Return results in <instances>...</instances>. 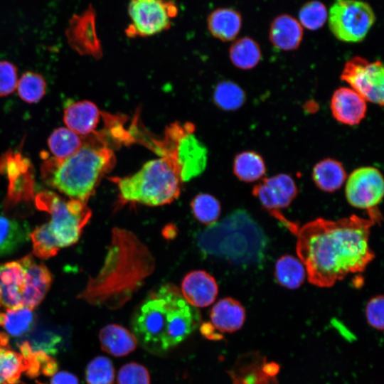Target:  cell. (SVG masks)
Instances as JSON below:
<instances>
[{"instance_id":"1f68e13d","label":"cell","mask_w":384,"mask_h":384,"mask_svg":"<svg viewBox=\"0 0 384 384\" xmlns=\"http://www.w3.org/2000/svg\"><path fill=\"white\" fill-rule=\"evenodd\" d=\"M191 207L195 218L205 225L214 224L220 213L219 201L207 193L197 195L192 200Z\"/></svg>"},{"instance_id":"d6986e66","label":"cell","mask_w":384,"mask_h":384,"mask_svg":"<svg viewBox=\"0 0 384 384\" xmlns=\"http://www.w3.org/2000/svg\"><path fill=\"white\" fill-rule=\"evenodd\" d=\"M99 341L102 349L114 357L129 354L138 345L133 333L115 324H108L100 331Z\"/></svg>"},{"instance_id":"60d3db41","label":"cell","mask_w":384,"mask_h":384,"mask_svg":"<svg viewBox=\"0 0 384 384\" xmlns=\"http://www.w3.org/2000/svg\"><path fill=\"white\" fill-rule=\"evenodd\" d=\"M9 343V337L6 334L0 331V346L6 347Z\"/></svg>"},{"instance_id":"603a6c76","label":"cell","mask_w":384,"mask_h":384,"mask_svg":"<svg viewBox=\"0 0 384 384\" xmlns=\"http://www.w3.org/2000/svg\"><path fill=\"white\" fill-rule=\"evenodd\" d=\"M274 276L277 282L284 287L294 289L299 287L306 277L303 263L291 255L279 257L276 264Z\"/></svg>"},{"instance_id":"f1b7e54d","label":"cell","mask_w":384,"mask_h":384,"mask_svg":"<svg viewBox=\"0 0 384 384\" xmlns=\"http://www.w3.org/2000/svg\"><path fill=\"white\" fill-rule=\"evenodd\" d=\"M229 55L233 64L242 70L255 68L262 58L260 46L249 37L239 38L235 41L230 48Z\"/></svg>"},{"instance_id":"7402d4cb","label":"cell","mask_w":384,"mask_h":384,"mask_svg":"<svg viewBox=\"0 0 384 384\" xmlns=\"http://www.w3.org/2000/svg\"><path fill=\"white\" fill-rule=\"evenodd\" d=\"M312 178L321 191L334 192L346 179V172L342 164L331 158L319 161L313 168Z\"/></svg>"},{"instance_id":"ffe728a7","label":"cell","mask_w":384,"mask_h":384,"mask_svg":"<svg viewBox=\"0 0 384 384\" xmlns=\"http://www.w3.org/2000/svg\"><path fill=\"white\" fill-rule=\"evenodd\" d=\"M303 37L301 24L289 15L277 16L271 23L270 40L279 50H292L300 45Z\"/></svg>"},{"instance_id":"52a82bcc","label":"cell","mask_w":384,"mask_h":384,"mask_svg":"<svg viewBox=\"0 0 384 384\" xmlns=\"http://www.w3.org/2000/svg\"><path fill=\"white\" fill-rule=\"evenodd\" d=\"M248 215L238 210L201 232L198 245L203 252L235 262L253 259V229Z\"/></svg>"},{"instance_id":"6da1fadb","label":"cell","mask_w":384,"mask_h":384,"mask_svg":"<svg viewBox=\"0 0 384 384\" xmlns=\"http://www.w3.org/2000/svg\"><path fill=\"white\" fill-rule=\"evenodd\" d=\"M375 219L352 215L336 220L316 218L298 227L296 251L309 282L330 287L349 274L363 272L375 255L369 246Z\"/></svg>"},{"instance_id":"2e32d148","label":"cell","mask_w":384,"mask_h":384,"mask_svg":"<svg viewBox=\"0 0 384 384\" xmlns=\"http://www.w3.org/2000/svg\"><path fill=\"white\" fill-rule=\"evenodd\" d=\"M218 287L213 277L203 270L188 272L181 283V294L194 307H206L213 303Z\"/></svg>"},{"instance_id":"8992f818","label":"cell","mask_w":384,"mask_h":384,"mask_svg":"<svg viewBox=\"0 0 384 384\" xmlns=\"http://www.w3.org/2000/svg\"><path fill=\"white\" fill-rule=\"evenodd\" d=\"M52 283V274L28 255L0 265V302L7 309H34L42 302Z\"/></svg>"},{"instance_id":"7c38bea8","label":"cell","mask_w":384,"mask_h":384,"mask_svg":"<svg viewBox=\"0 0 384 384\" xmlns=\"http://www.w3.org/2000/svg\"><path fill=\"white\" fill-rule=\"evenodd\" d=\"M341 79L365 100L383 105L384 70L381 61L370 63L363 57L355 56L345 63Z\"/></svg>"},{"instance_id":"f546056e","label":"cell","mask_w":384,"mask_h":384,"mask_svg":"<svg viewBox=\"0 0 384 384\" xmlns=\"http://www.w3.org/2000/svg\"><path fill=\"white\" fill-rule=\"evenodd\" d=\"M80 136L68 127L55 129L48 138V146L55 159H63L75 154L83 144Z\"/></svg>"},{"instance_id":"f35d334b","label":"cell","mask_w":384,"mask_h":384,"mask_svg":"<svg viewBox=\"0 0 384 384\" xmlns=\"http://www.w3.org/2000/svg\"><path fill=\"white\" fill-rule=\"evenodd\" d=\"M18 83L16 67L8 61H0V96L11 94Z\"/></svg>"},{"instance_id":"4dcf8cb0","label":"cell","mask_w":384,"mask_h":384,"mask_svg":"<svg viewBox=\"0 0 384 384\" xmlns=\"http://www.w3.org/2000/svg\"><path fill=\"white\" fill-rule=\"evenodd\" d=\"M246 100L244 90L232 81L218 83L213 92V101L221 110L235 111L243 105Z\"/></svg>"},{"instance_id":"74e56055","label":"cell","mask_w":384,"mask_h":384,"mask_svg":"<svg viewBox=\"0 0 384 384\" xmlns=\"http://www.w3.org/2000/svg\"><path fill=\"white\" fill-rule=\"evenodd\" d=\"M383 300L382 295H377L368 301L366 307V316L368 324L378 331H383L384 326Z\"/></svg>"},{"instance_id":"83f0119b","label":"cell","mask_w":384,"mask_h":384,"mask_svg":"<svg viewBox=\"0 0 384 384\" xmlns=\"http://www.w3.org/2000/svg\"><path fill=\"white\" fill-rule=\"evenodd\" d=\"M28 237L24 225L0 213V256L15 251L27 241Z\"/></svg>"},{"instance_id":"ac0fdd59","label":"cell","mask_w":384,"mask_h":384,"mask_svg":"<svg viewBox=\"0 0 384 384\" xmlns=\"http://www.w3.org/2000/svg\"><path fill=\"white\" fill-rule=\"evenodd\" d=\"M245 316L243 306L231 297L220 299L213 306L210 314L212 325L223 333H233L240 329Z\"/></svg>"},{"instance_id":"e0dca14e","label":"cell","mask_w":384,"mask_h":384,"mask_svg":"<svg viewBox=\"0 0 384 384\" xmlns=\"http://www.w3.org/2000/svg\"><path fill=\"white\" fill-rule=\"evenodd\" d=\"M102 115L95 103L82 100L71 104L65 110L63 120L68 129L80 136L88 137L96 132Z\"/></svg>"},{"instance_id":"d4e9b609","label":"cell","mask_w":384,"mask_h":384,"mask_svg":"<svg viewBox=\"0 0 384 384\" xmlns=\"http://www.w3.org/2000/svg\"><path fill=\"white\" fill-rule=\"evenodd\" d=\"M92 21H85L84 16L77 18L72 28H70V41L76 49L83 53H88L95 57L101 55V48L100 43L95 35L94 24Z\"/></svg>"},{"instance_id":"836d02e7","label":"cell","mask_w":384,"mask_h":384,"mask_svg":"<svg viewBox=\"0 0 384 384\" xmlns=\"http://www.w3.org/2000/svg\"><path fill=\"white\" fill-rule=\"evenodd\" d=\"M115 370L112 361L105 356L94 358L85 369L87 384H114Z\"/></svg>"},{"instance_id":"9c48e42d","label":"cell","mask_w":384,"mask_h":384,"mask_svg":"<svg viewBox=\"0 0 384 384\" xmlns=\"http://www.w3.org/2000/svg\"><path fill=\"white\" fill-rule=\"evenodd\" d=\"M35 203L39 210L50 214L47 224L60 248L75 243L92 216L86 202L66 201L50 191L38 193Z\"/></svg>"},{"instance_id":"277c9868","label":"cell","mask_w":384,"mask_h":384,"mask_svg":"<svg viewBox=\"0 0 384 384\" xmlns=\"http://www.w3.org/2000/svg\"><path fill=\"white\" fill-rule=\"evenodd\" d=\"M92 135L73 155L63 159H48L42 166L43 178L49 186L73 199L86 203L116 163L110 145Z\"/></svg>"},{"instance_id":"44dd1931","label":"cell","mask_w":384,"mask_h":384,"mask_svg":"<svg viewBox=\"0 0 384 384\" xmlns=\"http://www.w3.org/2000/svg\"><path fill=\"white\" fill-rule=\"evenodd\" d=\"M242 24L240 14L230 8H220L208 17V28L210 33L223 41L235 38Z\"/></svg>"},{"instance_id":"e575fe53","label":"cell","mask_w":384,"mask_h":384,"mask_svg":"<svg viewBox=\"0 0 384 384\" xmlns=\"http://www.w3.org/2000/svg\"><path fill=\"white\" fill-rule=\"evenodd\" d=\"M28 236H30L33 243V252L39 258H50L56 255L60 250L47 223L35 228Z\"/></svg>"},{"instance_id":"8fae6325","label":"cell","mask_w":384,"mask_h":384,"mask_svg":"<svg viewBox=\"0 0 384 384\" xmlns=\"http://www.w3.org/2000/svg\"><path fill=\"white\" fill-rule=\"evenodd\" d=\"M178 12L169 0H130L128 13L132 21L125 32L129 37H147L169 29Z\"/></svg>"},{"instance_id":"ab89813d","label":"cell","mask_w":384,"mask_h":384,"mask_svg":"<svg viewBox=\"0 0 384 384\" xmlns=\"http://www.w3.org/2000/svg\"><path fill=\"white\" fill-rule=\"evenodd\" d=\"M50 384H79L78 378L68 371H60L54 373Z\"/></svg>"},{"instance_id":"b9f144b4","label":"cell","mask_w":384,"mask_h":384,"mask_svg":"<svg viewBox=\"0 0 384 384\" xmlns=\"http://www.w3.org/2000/svg\"><path fill=\"white\" fill-rule=\"evenodd\" d=\"M0 305H1V302H0Z\"/></svg>"},{"instance_id":"484cf974","label":"cell","mask_w":384,"mask_h":384,"mask_svg":"<svg viewBox=\"0 0 384 384\" xmlns=\"http://www.w3.org/2000/svg\"><path fill=\"white\" fill-rule=\"evenodd\" d=\"M35 315L32 309L21 306L0 312V326L14 337L23 336L33 327Z\"/></svg>"},{"instance_id":"8d00e7d4","label":"cell","mask_w":384,"mask_h":384,"mask_svg":"<svg viewBox=\"0 0 384 384\" xmlns=\"http://www.w3.org/2000/svg\"><path fill=\"white\" fill-rule=\"evenodd\" d=\"M117 384H150L149 372L138 363H126L118 371Z\"/></svg>"},{"instance_id":"7a4b0ae2","label":"cell","mask_w":384,"mask_h":384,"mask_svg":"<svg viewBox=\"0 0 384 384\" xmlns=\"http://www.w3.org/2000/svg\"><path fill=\"white\" fill-rule=\"evenodd\" d=\"M154 267L151 254L132 233L114 228L103 267L79 297L93 305L117 309L132 297Z\"/></svg>"},{"instance_id":"5b68a950","label":"cell","mask_w":384,"mask_h":384,"mask_svg":"<svg viewBox=\"0 0 384 384\" xmlns=\"http://www.w3.org/2000/svg\"><path fill=\"white\" fill-rule=\"evenodd\" d=\"M110 180L118 188L122 203H138L149 206L175 201L184 182L180 166L166 156L147 161L133 175Z\"/></svg>"},{"instance_id":"9a60e30c","label":"cell","mask_w":384,"mask_h":384,"mask_svg":"<svg viewBox=\"0 0 384 384\" xmlns=\"http://www.w3.org/2000/svg\"><path fill=\"white\" fill-rule=\"evenodd\" d=\"M330 109L334 119L340 123L355 126L366 117V100L355 90L339 87L332 95Z\"/></svg>"},{"instance_id":"d590c367","label":"cell","mask_w":384,"mask_h":384,"mask_svg":"<svg viewBox=\"0 0 384 384\" xmlns=\"http://www.w3.org/2000/svg\"><path fill=\"white\" fill-rule=\"evenodd\" d=\"M328 14L324 4L318 1L306 3L299 12L301 23L307 29L315 31L324 26Z\"/></svg>"},{"instance_id":"4316f807","label":"cell","mask_w":384,"mask_h":384,"mask_svg":"<svg viewBox=\"0 0 384 384\" xmlns=\"http://www.w3.org/2000/svg\"><path fill=\"white\" fill-rule=\"evenodd\" d=\"M233 172L240 181H256L266 173L265 163L258 153L253 151H242L234 159Z\"/></svg>"},{"instance_id":"3957f363","label":"cell","mask_w":384,"mask_h":384,"mask_svg":"<svg viewBox=\"0 0 384 384\" xmlns=\"http://www.w3.org/2000/svg\"><path fill=\"white\" fill-rule=\"evenodd\" d=\"M198 311L178 289L166 284L151 292L132 320L138 343L146 351L161 354L188 337L200 324Z\"/></svg>"},{"instance_id":"ba28073f","label":"cell","mask_w":384,"mask_h":384,"mask_svg":"<svg viewBox=\"0 0 384 384\" xmlns=\"http://www.w3.org/2000/svg\"><path fill=\"white\" fill-rule=\"evenodd\" d=\"M192 123L174 122L161 139H151L147 146L160 156H169L181 167L184 181L201 174L207 164V149L194 134Z\"/></svg>"},{"instance_id":"5bb4252c","label":"cell","mask_w":384,"mask_h":384,"mask_svg":"<svg viewBox=\"0 0 384 384\" xmlns=\"http://www.w3.org/2000/svg\"><path fill=\"white\" fill-rule=\"evenodd\" d=\"M346 197L353 207L366 209L377 208L384 193V181L381 172L373 166L355 169L346 184Z\"/></svg>"},{"instance_id":"cb8c5ba5","label":"cell","mask_w":384,"mask_h":384,"mask_svg":"<svg viewBox=\"0 0 384 384\" xmlns=\"http://www.w3.org/2000/svg\"><path fill=\"white\" fill-rule=\"evenodd\" d=\"M32 356L27 358L21 353L0 346V384H18L21 373L28 370Z\"/></svg>"},{"instance_id":"30bf717a","label":"cell","mask_w":384,"mask_h":384,"mask_svg":"<svg viewBox=\"0 0 384 384\" xmlns=\"http://www.w3.org/2000/svg\"><path fill=\"white\" fill-rule=\"evenodd\" d=\"M375 21L370 6L357 0H334L329 14V28L338 40L362 41Z\"/></svg>"},{"instance_id":"d6a6232c","label":"cell","mask_w":384,"mask_h":384,"mask_svg":"<svg viewBox=\"0 0 384 384\" xmlns=\"http://www.w3.org/2000/svg\"><path fill=\"white\" fill-rule=\"evenodd\" d=\"M46 87L43 77L33 72L23 73L16 86L19 97L28 103L40 101L46 93Z\"/></svg>"},{"instance_id":"4fadbf2b","label":"cell","mask_w":384,"mask_h":384,"mask_svg":"<svg viewBox=\"0 0 384 384\" xmlns=\"http://www.w3.org/2000/svg\"><path fill=\"white\" fill-rule=\"evenodd\" d=\"M297 187L293 178L285 174L265 178L252 188V194L269 213L294 233L298 225L286 218L281 212L288 207L297 194Z\"/></svg>"}]
</instances>
